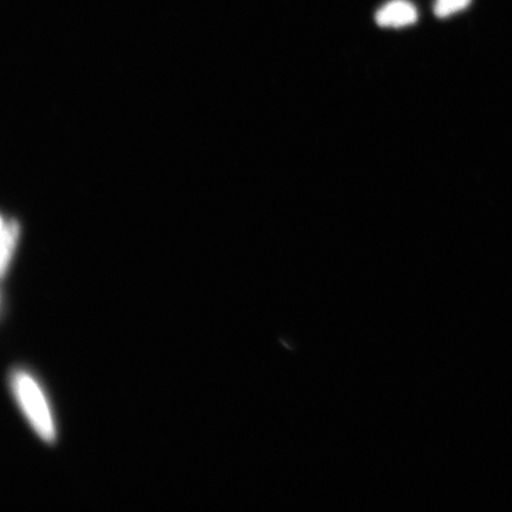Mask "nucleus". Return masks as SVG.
Wrapping results in <instances>:
<instances>
[{
	"instance_id": "f257e3e1",
	"label": "nucleus",
	"mask_w": 512,
	"mask_h": 512,
	"mask_svg": "<svg viewBox=\"0 0 512 512\" xmlns=\"http://www.w3.org/2000/svg\"><path fill=\"white\" fill-rule=\"evenodd\" d=\"M11 387L38 437L46 443H53L56 439L54 416L40 384L30 374L18 370L11 377Z\"/></svg>"
},
{
	"instance_id": "f03ea898",
	"label": "nucleus",
	"mask_w": 512,
	"mask_h": 512,
	"mask_svg": "<svg viewBox=\"0 0 512 512\" xmlns=\"http://www.w3.org/2000/svg\"><path fill=\"white\" fill-rule=\"evenodd\" d=\"M376 22L384 28H402L416 22L418 11L406 0H393L376 14Z\"/></svg>"
},
{
	"instance_id": "7ed1b4c3",
	"label": "nucleus",
	"mask_w": 512,
	"mask_h": 512,
	"mask_svg": "<svg viewBox=\"0 0 512 512\" xmlns=\"http://www.w3.org/2000/svg\"><path fill=\"white\" fill-rule=\"evenodd\" d=\"M17 238V228L14 224L6 223L0 216V275L8 270L15 252Z\"/></svg>"
},
{
	"instance_id": "20e7f679",
	"label": "nucleus",
	"mask_w": 512,
	"mask_h": 512,
	"mask_svg": "<svg viewBox=\"0 0 512 512\" xmlns=\"http://www.w3.org/2000/svg\"><path fill=\"white\" fill-rule=\"evenodd\" d=\"M471 0H435L434 12L440 18L450 17L467 8Z\"/></svg>"
}]
</instances>
